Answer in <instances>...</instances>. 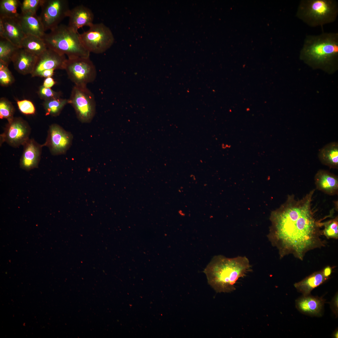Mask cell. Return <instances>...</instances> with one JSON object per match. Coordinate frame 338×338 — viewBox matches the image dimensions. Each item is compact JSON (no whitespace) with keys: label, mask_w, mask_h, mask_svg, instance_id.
<instances>
[{"label":"cell","mask_w":338,"mask_h":338,"mask_svg":"<svg viewBox=\"0 0 338 338\" xmlns=\"http://www.w3.org/2000/svg\"><path fill=\"white\" fill-rule=\"evenodd\" d=\"M314 192L300 199L289 195L285 202L271 213L267 237L278 249L280 259L292 254L302 260L308 251L325 246L321 238L323 223L317 221L312 208Z\"/></svg>","instance_id":"1"},{"label":"cell","mask_w":338,"mask_h":338,"mask_svg":"<svg viewBox=\"0 0 338 338\" xmlns=\"http://www.w3.org/2000/svg\"><path fill=\"white\" fill-rule=\"evenodd\" d=\"M251 265L245 256L228 258L214 256L203 271L207 282L217 293H229L235 289L238 279L245 276Z\"/></svg>","instance_id":"2"},{"label":"cell","mask_w":338,"mask_h":338,"mask_svg":"<svg viewBox=\"0 0 338 338\" xmlns=\"http://www.w3.org/2000/svg\"><path fill=\"white\" fill-rule=\"evenodd\" d=\"M338 55V33H324L307 35L300 52V58L311 65H332Z\"/></svg>","instance_id":"3"},{"label":"cell","mask_w":338,"mask_h":338,"mask_svg":"<svg viewBox=\"0 0 338 338\" xmlns=\"http://www.w3.org/2000/svg\"><path fill=\"white\" fill-rule=\"evenodd\" d=\"M42 39L47 48L66 55L68 59L90 57V53L82 45L79 34L68 25H59L45 33Z\"/></svg>","instance_id":"4"},{"label":"cell","mask_w":338,"mask_h":338,"mask_svg":"<svg viewBox=\"0 0 338 338\" xmlns=\"http://www.w3.org/2000/svg\"><path fill=\"white\" fill-rule=\"evenodd\" d=\"M338 15V3L335 0H301L296 16L309 26H323L332 23Z\"/></svg>","instance_id":"5"},{"label":"cell","mask_w":338,"mask_h":338,"mask_svg":"<svg viewBox=\"0 0 338 338\" xmlns=\"http://www.w3.org/2000/svg\"><path fill=\"white\" fill-rule=\"evenodd\" d=\"M84 47L90 53L100 54L105 52L114 41L110 29L103 23H93L89 29L79 34Z\"/></svg>","instance_id":"6"},{"label":"cell","mask_w":338,"mask_h":338,"mask_svg":"<svg viewBox=\"0 0 338 338\" xmlns=\"http://www.w3.org/2000/svg\"><path fill=\"white\" fill-rule=\"evenodd\" d=\"M68 100L81 122L89 123L92 121L95 113L96 103L93 94L87 86L74 85Z\"/></svg>","instance_id":"7"},{"label":"cell","mask_w":338,"mask_h":338,"mask_svg":"<svg viewBox=\"0 0 338 338\" xmlns=\"http://www.w3.org/2000/svg\"><path fill=\"white\" fill-rule=\"evenodd\" d=\"M70 80L78 86H87L95 79L97 71L89 58L67 59L64 69Z\"/></svg>","instance_id":"8"},{"label":"cell","mask_w":338,"mask_h":338,"mask_svg":"<svg viewBox=\"0 0 338 338\" xmlns=\"http://www.w3.org/2000/svg\"><path fill=\"white\" fill-rule=\"evenodd\" d=\"M41 11L39 16L45 31L50 30L59 25L68 17L70 9L66 0H42Z\"/></svg>","instance_id":"9"},{"label":"cell","mask_w":338,"mask_h":338,"mask_svg":"<svg viewBox=\"0 0 338 338\" xmlns=\"http://www.w3.org/2000/svg\"><path fill=\"white\" fill-rule=\"evenodd\" d=\"M31 128L22 118L16 117L8 123L0 135V143L6 142L14 147L23 146L29 139Z\"/></svg>","instance_id":"10"},{"label":"cell","mask_w":338,"mask_h":338,"mask_svg":"<svg viewBox=\"0 0 338 338\" xmlns=\"http://www.w3.org/2000/svg\"><path fill=\"white\" fill-rule=\"evenodd\" d=\"M73 139L72 134L56 124L49 127L46 141L43 146L48 147L53 155L65 153L71 146Z\"/></svg>","instance_id":"11"},{"label":"cell","mask_w":338,"mask_h":338,"mask_svg":"<svg viewBox=\"0 0 338 338\" xmlns=\"http://www.w3.org/2000/svg\"><path fill=\"white\" fill-rule=\"evenodd\" d=\"M67 60L65 55L48 48L38 56L31 76L39 77L41 73L46 69H64Z\"/></svg>","instance_id":"12"},{"label":"cell","mask_w":338,"mask_h":338,"mask_svg":"<svg viewBox=\"0 0 338 338\" xmlns=\"http://www.w3.org/2000/svg\"><path fill=\"white\" fill-rule=\"evenodd\" d=\"M23 151L19 165L21 168L27 171L38 167L43 147L33 139H29L23 145Z\"/></svg>","instance_id":"13"},{"label":"cell","mask_w":338,"mask_h":338,"mask_svg":"<svg viewBox=\"0 0 338 338\" xmlns=\"http://www.w3.org/2000/svg\"><path fill=\"white\" fill-rule=\"evenodd\" d=\"M25 35L18 18H0V37L20 48L22 41Z\"/></svg>","instance_id":"14"},{"label":"cell","mask_w":338,"mask_h":338,"mask_svg":"<svg viewBox=\"0 0 338 338\" xmlns=\"http://www.w3.org/2000/svg\"><path fill=\"white\" fill-rule=\"evenodd\" d=\"M68 17V26L76 32H78V30L83 26L90 27L93 24V13L90 9L83 5L70 9Z\"/></svg>","instance_id":"15"},{"label":"cell","mask_w":338,"mask_h":338,"mask_svg":"<svg viewBox=\"0 0 338 338\" xmlns=\"http://www.w3.org/2000/svg\"><path fill=\"white\" fill-rule=\"evenodd\" d=\"M38 56L22 48H19L12 60L15 69L23 75L31 74L35 65Z\"/></svg>","instance_id":"16"},{"label":"cell","mask_w":338,"mask_h":338,"mask_svg":"<svg viewBox=\"0 0 338 338\" xmlns=\"http://www.w3.org/2000/svg\"><path fill=\"white\" fill-rule=\"evenodd\" d=\"M325 300L322 297L310 294L303 296L295 301L297 309L306 315L319 316L321 315Z\"/></svg>","instance_id":"17"},{"label":"cell","mask_w":338,"mask_h":338,"mask_svg":"<svg viewBox=\"0 0 338 338\" xmlns=\"http://www.w3.org/2000/svg\"><path fill=\"white\" fill-rule=\"evenodd\" d=\"M314 180L318 190L330 195L338 194L337 176L327 171L320 170L315 175Z\"/></svg>","instance_id":"18"},{"label":"cell","mask_w":338,"mask_h":338,"mask_svg":"<svg viewBox=\"0 0 338 338\" xmlns=\"http://www.w3.org/2000/svg\"><path fill=\"white\" fill-rule=\"evenodd\" d=\"M23 30L26 35H34L43 38L45 31L39 16L21 13L18 18Z\"/></svg>","instance_id":"19"},{"label":"cell","mask_w":338,"mask_h":338,"mask_svg":"<svg viewBox=\"0 0 338 338\" xmlns=\"http://www.w3.org/2000/svg\"><path fill=\"white\" fill-rule=\"evenodd\" d=\"M329 278L325 277L322 270L314 272L301 281L294 284L297 291L304 296L310 294L311 291L325 282Z\"/></svg>","instance_id":"20"},{"label":"cell","mask_w":338,"mask_h":338,"mask_svg":"<svg viewBox=\"0 0 338 338\" xmlns=\"http://www.w3.org/2000/svg\"><path fill=\"white\" fill-rule=\"evenodd\" d=\"M318 157L321 163L333 169L338 168V143L333 142L323 146L319 151Z\"/></svg>","instance_id":"21"},{"label":"cell","mask_w":338,"mask_h":338,"mask_svg":"<svg viewBox=\"0 0 338 338\" xmlns=\"http://www.w3.org/2000/svg\"><path fill=\"white\" fill-rule=\"evenodd\" d=\"M20 48L37 56L48 49L42 38L31 35H25L22 41Z\"/></svg>","instance_id":"22"},{"label":"cell","mask_w":338,"mask_h":338,"mask_svg":"<svg viewBox=\"0 0 338 338\" xmlns=\"http://www.w3.org/2000/svg\"><path fill=\"white\" fill-rule=\"evenodd\" d=\"M68 103V100L60 97L44 101L43 105L46 115L53 116L59 115L65 106Z\"/></svg>","instance_id":"23"},{"label":"cell","mask_w":338,"mask_h":338,"mask_svg":"<svg viewBox=\"0 0 338 338\" xmlns=\"http://www.w3.org/2000/svg\"><path fill=\"white\" fill-rule=\"evenodd\" d=\"M21 3L18 0H1L0 18H17L19 15L17 10Z\"/></svg>","instance_id":"24"},{"label":"cell","mask_w":338,"mask_h":338,"mask_svg":"<svg viewBox=\"0 0 338 338\" xmlns=\"http://www.w3.org/2000/svg\"><path fill=\"white\" fill-rule=\"evenodd\" d=\"M19 48L8 40L0 37V62L8 65Z\"/></svg>","instance_id":"25"},{"label":"cell","mask_w":338,"mask_h":338,"mask_svg":"<svg viewBox=\"0 0 338 338\" xmlns=\"http://www.w3.org/2000/svg\"><path fill=\"white\" fill-rule=\"evenodd\" d=\"M324 229L322 231V235L328 239L338 238V216L328 221L323 223Z\"/></svg>","instance_id":"26"},{"label":"cell","mask_w":338,"mask_h":338,"mask_svg":"<svg viewBox=\"0 0 338 338\" xmlns=\"http://www.w3.org/2000/svg\"><path fill=\"white\" fill-rule=\"evenodd\" d=\"M14 112L15 108L11 102L5 98H1L0 99V119H6L8 121H10L14 118Z\"/></svg>","instance_id":"27"},{"label":"cell","mask_w":338,"mask_h":338,"mask_svg":"<svg viewBox=\"0 0 338 338\" xmlns=\"http://www.w3.org/2000/svg\"><path fill=\"white\" fill-rule=\"evenodd\" d=\"M8 66L0 62V84L4 87L11 85L14 81V77Z\"/></svg>","instance_id":"28"},{"label":"cell","mask_w":338,"mask_h":338,"mask_svg":"<svg viewBox=\"0 0 338 338\" xmlns=\"http://www.w3.org/2000/svg\"><path fill=\"white\" fill-rule=\"evenodd\" d=\"M42 0H24L21 3V13L34 14L40 7Z\"/></svg>","instance_id":"29"},{"label":"cell","mask_w":338,"mask_h":338,"mask_svg":"<svg viewBox=\"0 0 338 338\" xmlns=\"http://www.w3.org/2000/svg\"><path fill=\"white\" fill-rule=\"evenodd\" d=\"M38 94L40 98L44 101L60 97L61 95L59 92L54 91L51 88L45 87L43 85L39 87Z\"/></svg>","instance_id":"30"},{"label":"cell","mask_w":338,"mask_h":338,"mask_svg":"<svg viewBox=\"0 0 338 338\" xmlns=\"http://www.w3.org/2000/svg\"><path fill=\"white\" fill-rule=\"evenodd\" d=\"M17 104L19 109L23 114L33 115L35 114V107L30 101L27 100H18Z\"/></svg>","instance_id":"31"},{"label":"cell","mask_w":338,"mask_h":338,"mask_svg":"<svg viewBox=\"0 0 338 338\" xmlns=\"http://www.w3.org/2000/svg\"><path fill=\"white\" fill-rule=\"evenodd\" d=\"M338 292H337L330 303L331 309L336 316H338Z\"/></svg>","instance_id":"32"},{"label":"cell","mask_w":338,"mask_h":338,"mask_svg":"<svg viewBox=\"0 0 338 338\" xmlns=\"http://www.w3.org/2000/svg\"><path fill=\"white\" fill-rule=\"evenodd\" d=\"M55 83L54 79L51 77L46 78L44 80L43 86L46 88H51Z\"/></svg>","instance_id":"33"},{"label":"cell","mask_w":338,"mask_h":338,"mask_svg":"<svg viewBox=\"0 0 338 338\" xmlns=\"http://www.w3.org/2000/svg\"><path fill=\"white\" fill-rule=\"evenodd\" d=\"M54 70L53 69L45 70L41 73L39 77L46 78L51 77L54 74Z\"/></svg>","instance_id":"34"},{"label":"cell","mask_w":338,"mask_h":338,"mask_svg":"<svg viewBox=\"0 0 338 338\" xmlns=\"http://www.w3.org/2000/svg\"><path fill=\"white\" fill-rule=\"evenodd\" d=\"M332 268L328 266L325 267L322 270L324 276L325 277L329 278V277L332 273Z\"/></svg>","instance_id":"35"},{"label":"cell","mask_w":338,"mask_h":338,"mask_svg":"<svg viewBox=\"0 0 338 338\" xmlns=\"http://www.w3.org/2000/svg\"><path fill=\"white\" fill-rule=\"evenodd\" d=\"M338 334V329H336L333 333L332 337L335 338H337Z\"/></svg>","instance_id":"36"}]
</instances>
